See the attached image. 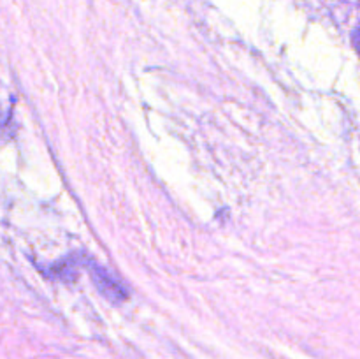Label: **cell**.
Here are the masks:
<instances>
[{"mask_svg": "<svg viewBox=\"0 0 360 359\" xmlns=\"http://www.w3.org/2000/svg\"><path fill=\"white\" fill-rule=\"evenodd\" d=\"M91 275H94L95 284L98 285V289H101V292L105 298L112 299V301H123V299L127 298L125 289H123L108 271H104L102 267L97 266Z\"/></svg>", "mask_w": 360, "mask_h": 359, "instance_id": "obj_1", "label": "cell"}, {"mask_svg": "<svg viewBox=\"0 0 360 359\" xmlns=\"http://www.w3.org/2000/svg\"><path fill=\"white\" fill-rule=\"evenodd\" d=\"M13 116V97L9 92L0 84V130L9 125V120Z\"/></svg>", "mask_w": 360, "mask_h": 359, "instance_id": "obj_2", "label": "cell"}, {"mask_svg": "<svg viewBox=\"0 0 360 359\" xmlns=\"http://www.w3.org/2000/svg\"><path fill=\"white\" fill-rule=\"evenodd\" d=\"M357 44H359V48H360V35H359V39H357Z\"/></svg>", "mask_w": 360, "mask_h": 359, "instance_id": "obj_3", "label": "cell"}]
</instances>
